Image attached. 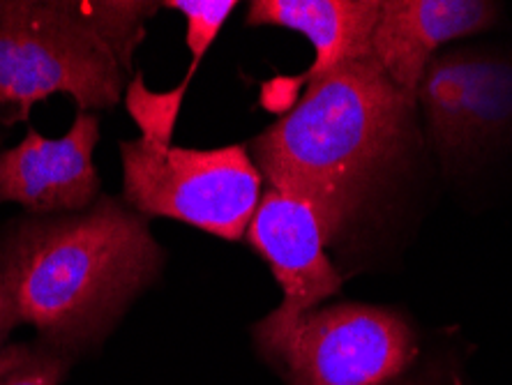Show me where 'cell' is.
<instances>
[{"mask_svg":"<svg viewBox=\"0 0 512 385\" xmlns=\"http://www.w3.org/2000/svg\"><path fill=\"white\" fill-rule=\"evenodd\" d=\"M162 266L146 217L114 196L0 231V298L17 326H33L67 358L107 337Z\"/></svg>","mask_w":512,"mask_h":385,"instance_id":"1","label":"cell"},{"mask_svg":"<svg viewBox=\"0 0 512 385\" xmlns=\"http://www.w3.org/2000/svg\"><path fill=\"white\" fill-rule=\"evenodd\" d=\"M416 104L374 56L353 60L307 81L298 102L250 143V155L268 187L307 196L346 229L409 146Z\"/></svg>","mask_w":512,"mask_h":385,"instance_id":"2","label":"cell"},{"mask_svg":"<svg viewBox=\"0 0 512 385\" xmlns=\"http://www.w3.org/2000/svg\"><path fill=\"white\" fill-rule=\"evenodd\" d=\"M125 70L81 0H0V125L24 123L51 95L114 109Z\"/></svg>","mask_w":512,"mask_h":385,"instance_id":"3","label":"cell"},{"mask_svg":"<svg viewBox=\"0 0 512 385\" xmlns=\"http://www.w3.org/2000/svg\"><path fill=\"white\" fill-rule=\"evenodd\" d=\"M261 356L286 385H464L402 314L363 303L314 309Z\"/></svg>","mask_w":512,"mask_h":385,"instance_id":"4","label":"cell"},{"mask_svg":"<svg viewBox=\"0 0 512 385\" xmlns=\"http://www.w3.org/2000/svg\"><path fill=\"white\" fill-rule=\"evenodd\" d=\"M123 199L148 217H169L213 233L245 238L263 194V176L250 146L157 150L146 141H120Z\"/></svg>","mask_w":512,"mask_h":385,"instance_id":"5","label":"cell"},{"mask_svg":"<svg viewBox=\"0 0 512 385\" xmlns=\"http://www.w3.org/2000/svg\"><path fill=\"white\" fill-rule=\"evenodd\" d=\"M342 231L340 222L307 196L275 187L263 190L245 238L273 270L282 305L254 326L256 349L277 342L342 289V275L326 254Z\"/></svg>","mask_w":512,"mask_h":385,"instance_id":"6","label":"cell"},{"mask_svg":"<svg viewBox=\"0 0 512 385\" xmlns=\"http://www.w3.org/2000/svg\"><path fill=\"white\" fill-rule=\"evenodd\" d=\"M97 141L100 118L93 111H77L58 139L30 127L24 141L0 150V203H17L35 217L84 213L102 196Z\"/></svg>","mask_w":512,"mask_h":385,"instance_id":"7","label":"cell"},{"mask_svg":"<svg viewBox=\"0 0 512 385\" xmlns=\"http://www.w3.org/2000/svg\"><path fill=\"white\" fill-rule=\"evenodd\" d=\"M499 19L487 0H381L372 35V56L395 86L418 102L434 51L457 37L476 35Z\"/></svg>","mask_w":512,"mask_h":385,"instance_id":"8","label":"cell"},{"mask_svg":"<svg viewBox=\"0 0 512 385\" xmlns=\"http://www.w3.org/2000/svg\"><path fill=\"white\" fill-rule=\"evenodd\" d=\"M381 0H254L247 26L303 33L314 47V63L296 81H312L353 60L372 58V35Z\"/></svg>","mask_w":512,"mask_h":385,"instance_id":"9","label":"cell"},{"mask_svg":"<svg viewBox=\"0 0 512 385\" xmlns=\"http://www.w3.org/2000/svg\"><path fill=\"white\" fill-rule=\"evenodd\" d=\"M469 65L471 54L450 51L429 60L418 88L427 130L443 157L469 155Z\"/></svg>","mask_w":512,"mask_h":385,"instance_id":"10","label":"cell"},{"mask_svg":"<svg viewBox=\"0 0 512 385\" xmlns=\"http://www.w3.org/2000/svg\"><path fill=\"white\" fill-rule=\"evenodd\" d=\"M512 130V60L471 54L469 146L471 153Z\"/></svg>","mask_w":512,"mask_h":385,"instance_id":"11","label":"cell"},{"mask_svg":"<svg viewBox=\"0 0 512 385\" xmlns=\"http://www.w3.org/2000/svg\"><path fill=\"white\" fill-rule=\"evenodd\" d=\"M190 79L183 77V83H178L173 90L167 93H153L146 88L141 74H137L127 86L123 100L125 107L134 118V123L141 130V141L157 150H169L173 127H176L180 107H183V97L190 88Z\"/></svg>","mask_w":512,"mask_h":385,"instance_id":"12","label":"cell"},{"mask_svg":"<svg viewBox=\"0 0 512 385\" xmlns=\"http://www.w3.org/2000/svg\"><path fill=\"white\" fill-rule=\"evenodd\" d=\"M164 10L180 12L187 21L185 30V44L190 49V70H187L185 79H194V74L206 58L208 49L220 35L222 26L227 24L231 12L236 10V0H167L162 3Z\"/></svg>","mask_w":512,"mask_h":385,"instance_id":"13","label":"cell"},{"mask_svg":"<svg viewBox=\"0 0 512 385\" xmlns=\"http://www.w3.org/2000/svg\"><path fill=\"white\" fill-rule=\"evenodd\" d=\"M67 356L47 344H10L0 353V385H60Z\"/></svg>","mask_w":512,"mask_h":385,"instance_id":"14","label":"cell"},{"mask_svg":"<svg viewBox=\"0 0 512 385\" xmlns=\"http://www.w3.org/2000/svg\"><path fill=\"white\" fill-rule=\"evenodd\" d=\"M17 328V323H14V319H12V314H10V309H7V305H5V300L0 298V353L5 351V339L10 337V332Z\"/></svg>","mask_w":512,"mask_h":385,"instance_id":"15","label":"cell"}]
</instances>
